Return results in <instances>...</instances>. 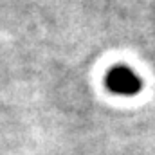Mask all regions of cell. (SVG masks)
<instances>
[{"label":"cell","mask_w":155,"mask_h":155,"mask_svg":"<svg viewBox=\"0 0 155 155\" xmlns=\"http://www.w3.org/2000/svg\"><path fill=\"white\" fill-rule=\"evenodd\" d=\"M105 83L112 94H119V96H135V94H139V90L143 87L139 74L134 72L126 65L112 67L108 71V74L105 76Z\"/></svg>","instance_id":"1"}]
</instances>
